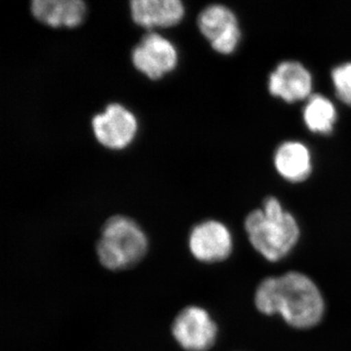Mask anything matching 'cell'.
I'll return each instance as SVG.
<instances>
[{
	"label": "cell",
	"mask_w": 351,
	"mask_h": 351,
	"mask_svg": "<svg viewBox=\"0 0 351 351\" xmlns=\"http://www.w3.org/2000/svg\"><path fill=\"white\" fill-rule=\"evenodd\" d=\"M254 302L263 315L280 316L289 326L300 330L317 326L326 311L317 284L300 271L263 279L256 289Z\"/></svg>",
	"instance_id": "1"
},
{
	"label": "cell",
	"mask_w": 351,
	"mask_h": 351,
	"mask_svg": "<svg viewBox=\"0 0 351 351\" xmlns=\"http://www.w3.org/2000/svg\"><path fill=\"white\" fill-rule=\"evenodd\" d=\"M244 228L252 247L270 263L287 257L301 237L297 219L274 196L265 198L261 209L246 217Z\"/></svg>",
	"instance_id": "2"
},
{
	"label": "cell",
	"mask_w": 351,
	"mask_h": 351,
	"mask_svg": "<svg viewBox=\"0 0 351 351\" xmlns=\"http://www.w3.org/2000/svg\"><path fill=\"white\" fill-rule=\"evenodd\" d=\"M149 251V239L134 219L113 216L101 228L97 257L105 269L119 271L138 265Z\"/></svg>",
	"instance_id": "3"
},
{
	"label": "cell",
	"mask_w": 351,
	"mask_h": 351,
	"mask_svg": "<svg viewBox=\"0 0 351 351\" xmlns=\"http://www.w3.org/2000/svg\"><path fill=\"white\" fill-rule=\"evenodd\" d=\"M176 343L184 351H208L218 339L219 328L204 307L189 306L176 315L171 326Z\"/></svg>",
	"instance_id": "4"
},
{
	"label": "cell",
	"mask_w": 351,
	"mask_h": 351,
	"mask_svg": "<svg viewBox=\"0 0 351 351\" xmlns=\"http://www.w3.org/2000/svg\"><path fill=\"white\" fill-rule=\"evenodd\" d=\"M198 29L221 55H230L239 48L241 40L239 20L228 7L212 4L201 11L197 18Z\"/></svg>",
	"instance_id": "5"
},
{
	"label": "cell",
	"mask_w": 351,
	"mask_h": 351,
	"mask_svg": "<svg viewBox=\"0 0 351 351\" xmlns=\"http://www.w3.org/2000/svg\"><path fill=\"white\" fill-rule=\"evenodd\" d=\"M134 66L152 80L172 73L179 62L174 44L157 32H149L132 51Z\"/></svg>",
	"instance_id": "6"
},
{
	"label": "cell",
	"mask_w": 351,
	"mask_h": 351,
	"mask_svg": "<svg viewBox=\"0 0 351 351\" xmlns=\"http://www.w3.org/2000/svg\"><path fill=\"white\" fill-rule=\"evenodd\" d=\"M95 137L110 149H123L133 142L138 131V121L133 112L120 104H110L105 112L92 119Z\"/></svg>",
	"instance_id": "7"
},
{
	"label": "cell",
	"mask_w": 351,
	"mask_h": 351,
	"mask_svg": "<svg viewBox=\"0 0 351 351\" xmlns=\"http://www.w3.org/2000/svg\"><path fill=\"white\" fill-rule=\"evenodd\" d=\"M193 257L203 263H218L230 258L233 237L230 228L216 219H207L193 226L189 237Z\"/></svg>",
	"instance_id": "8"
},
{
	"label": "cell",
	"mask_w": 351,
	"mask_h": 351,
	"mask_svg": "<svg viewBox=\"0 0 351 351\" xmlns=\"http://www.w3.org/2000/svg\"><path fill=\"white\" fill-rule=\"evenodd\" d=\"M267 88L270 95L288 104L307 100L313 95L311 71L297 61H283L270 73Z\"/></svg>",
	"instance_id": "9"
},
{
	"label": "cell",
	"mask_w": 351,
	"mask_h": 351,
	"mask_svg": "<svg viewBox=\"0 0 351 351\" xmlns=\"http://www.w3.org/2000/svg\"><path fill=\"white\" fill-rule=\"evenodd\" d=\"M132 19L145 29L171 27L184 16L182 0H130Z\"/></svg>",
	"instance_id": "10"
},
{
	"label": "cell",
	"mask_w": 351,
	"mask_h": 351,
	"mask_svg": "<svg viewBox=\"0 0 351 351\" xmlns=\"http://www.w3.org/2000/svg\"><path fill=\"white\" fill-rule=\"evenodd\" d=\"M32 16L51 27H73L82 25L86 16L84 0H31Z\"/></svg>",
	"instance_id": "11"
},
{
	"label": "cell",
	"mask_w": 351,
	"mask_h": 351,
	"mask_svg": "<svg viewBox=\"0 0 351 351\" xmlns=\"http://www.w3.org/2000/svg\"><path fill=\"white\" fill-rule=\"evenodd\" d=\"M274 167L284 180L302 182L313 173V156L304 143L286 141L277 147L274 157Z\"/></svg>",
	"instance_id": "12"
},
{
	"label": "cell",
	"mask_w": 351,
	"mask_h": 351,
	"mask_svg": "<svg viewBox=\"0 0 351 351\" xmlns=\"http://www.w3.org/2000/svg\"><path fill=\"white\" fill-rule=\"evenodd\" d=\"M304 125L311 133L330 135L334 131L338 112L334 103L320 94H313L302 110Z\"/></svg>",
	"instance_id": "13"
},
{
	"label": "cell",
	"mask_w": 351,
	"mask_h": 351,
	"mask_svg": "<svg viewBox=\"0 0 351 351\" xmlns=\"http://www.w3.org/2000/svg\"><path fill=\"white\" fill-rule=\"evenodd\" d=\"M331 80L339 100L351 107V62L332 69Z\"/></svg>",
	"instance_id": "14"
}]
</instances>
